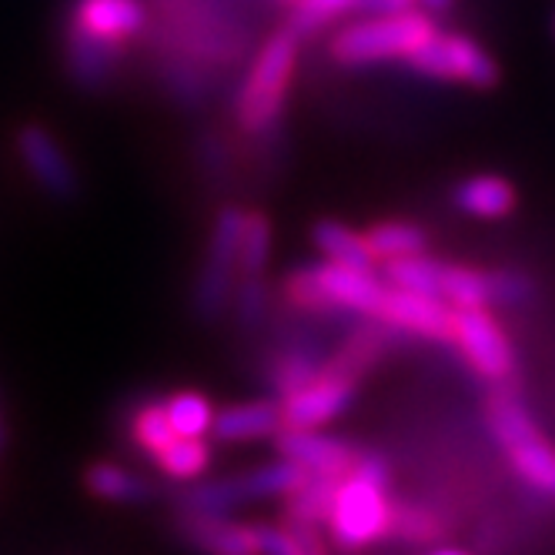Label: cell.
<instances>
[{
  "instance_id": "cell-1",
  "label": "cell",
  "mask_w": 555,
  "mask_h": 555,
  "mask_svg": "<svg viewBox=\"0 0 555 555\" xmlns=\"http://www.w3.org/2000/svg\"><path fill=\"white\" fill-rule=\"evenodd\" d=\"M301 41L292 30H274L251 54L242 85L234 91V125L248 138H268L282 131V117L292 98Z\"/></svg>"
},
{
  "instance_id": "cell-2",
  "label": "cell",
  "mask_w": 555,
  "mask_h": 555,
  "mask_svg": "<svg viewBox=\"0 0 555 555\" xmlns=\"http://www.w3.org/2000/svg\"><path fill=\"white\" fill-rule=\"evenodd\" d=\"M439 30L435 14L425 8H409L399 14H362L345 24L328 41V57L338 67H375L388 61H409L428 37Z\"/></svg>"
},
{
  "instance_id": "cell-3",
  "label": "cell",
  "mask_w": 555,
  "mask_h": 555,
  "mask_svg": "<svg viewBox=\"0 0 555 555\" xmlns=\"http://www.w3.org/2000/svg\"><path fill=\"white\" fill-rule=\"evenodd\" d=\"M388 465L378 455H359L341 475L328 508V529L341 548H365L391 532V502L385 495Z\"/></svg>"
},
{
  "instance_id": "cell-4",
  "label": "cell",
  "mask_w": 555,
  "mask_h": 555,
  "mask_svg": "<svg viewBox=\"0 0 555 555\" xmlns=\"http://www.w3.org/2000/svg\"><path fill=\"white\" fill-rule=\"evenodd\" d=\"M388 282L375 271L345 268L335 261L301 264L285 278V298L301 311H351L378 319L388 298Z\"/></svg>"
},
{
  "instance_id": "cell-5",
  "label": "cell",
  "mask_w": 555,
  "mask_h": 555,
  "mask_svg": "<svg viewBox=\"0 0 555 555\" xmlns=\"http://www.w3.org/2000/svg\"><path fill=\"white\" fill-rule=\"evenodd\" d=\"M489 425L505 459L542 495L555 499V449L532 422L529 409L512 391H495L489 399Z\"/></svg>"
},
{
  "instance_id": "cell-6",
  "label": "cell",
  "mask_w": 555,
  "mask_h": 555,
  "mask_svg": "<svg viewBox=\"0 0 555 555\" xmlns=\"http://www.w3.org/2000/svg\"><path fill=\"white\" fill-rule=\"evenodd\" d=\"M385 282L428 298H442L452 308H492L489 271L439 261L428 255L385 261Z\"/></svg>"
},
{
  "instance_id": "cell-7",
  "label": "cell",
  "mask_w": 555,
  "mask_h": 555,
  "mask_svg": "<svg viewBox=\"0 0 555 555\" xmlns=\"http://www.w3.org/2000/svg\"><path fill=\"white\" fill-rule=\"evenodd\" d=\"M242 205H221L211 231H208V245L202 268H197V282H194V311L197 319L215 322L218 314L231 305L234 285H237V248H242V224H245Z\"/></svg>"
},
{
  "instance_id": "cell-8",
  "label": "cell",
  "mask_w": 555,
  "mask_h": 555,
  "mask_svg": "<svg viewBox=\"0 0 555 555\" xmlns=\"http://www.w3.org/2000/svg\"><path fill=\"white\" fill-rule=\"evenodd\" d=\"M415 74L431 77V81L468 85L475 91H492L502 81L499 61L468 34L459 30H435L428 41L405 61Z\"/></svg>"
},
{
  "instance_id": "cell-9",
  "label": "cell",
  "mask_w": 555,
  "mask_h": 555,
  "mask_svg": "<svg viewBox=\"0 0 555 555\" xmlns=\"http://www.w3.org/2000/svg\"><path fill=\"white\" fill-rule=\"evenodd\" d=\"M455 345L486 382H505L515 372V348L489 308H455Z\"/></svg>"
},
{
  "instance_id": "cell-10",
  "label": "cell",
  "mask_w": 555,
  "mask_h": 555,
  "mask_svg": "<svg viewBox=\"0 0 555 555\" xmlns=\"http://www.w3.org/2000/svg\"><path fill=\"white\" fill-rule=\"evenodd\" d=\"M14 147L24 171L34 178V184L48 191L57 202H70L81 191V175H77L74 157L64 151V144L44 128V125H24L14 134Z\"/></svg>"
},
{
  "instance_id": "cell-11",
  "label": "cell",
  "mask_w": 555,
  "mask_h": 555,
  "mask_svg": "<svg viewBox=\"0 0 555 555\" xmlns=\"http://www.w3.org/2000/svg\"><path fill=\"white\" fill-rule=\"evenodd\" d=\"M64 24L98 37V41L128 48L147 34L151 4L147 0H70Z\"/></svg>"
},
{
  "instance_id": "cell-12",
  "label": "cell",
  "mask_w": 555,
  "mask_h": 555,
  "mask_svg": "<svg viewBox=\"0 0 555 555\" xmlns=\"http://www.w3.org/2000/svg\"><path fill=\"white\" fill-rule=\"evenodd\" d=\"M354 399V375L322 369L311 382L282 399V428H322Z\"/></svg>"
},
{
  "instance_id": "cell-13",
  "label": "cell",
  "mask_w": 555,
  "mask_h": 555,
  "mask_svg": "<svg viewBox=\"0 0 555 555\" xmlns=\"http://www.w3.org/2000/svg\"><path fill=\"white\" fill-rule=\"evenodd\" d=\"M375 322H382L385 328H395V332L428 338V341L455 345V308L442 298H428V295L391 285Z\"/></svg>"
},
{
  "instance_id": "cell-14",
  "label": "cell",
  "mask_w": 555,
  "mask_h": 555,
  "mask_svg": "<svg viewBox=\"0 0 555 555\" xmlns=\"http://www.w3.org/2000/svg\"><path fill=\"white\" fill-rule=\"evenodd\" d=\"M61 54H64V70L77 91H104L117 81V74H121L128 48L98 41V37L64 24Z\"/></svg>"
},
{
  "instance_id": "cell-15",
  "label": "cell",
  "mask_w": 555,
  "mask_h": 555,
  "mask_svg": "<svg viewBox=\"0 0 555 555\" xmlns=\"http://www.w3.org/2000/svg\"><path fill=\"white\" fill-rule=\"evenodd\" d=\"M278 452L311 475H338V479L348 475L359 459L348 442L322 435L319 428H278Z\"/></svg>"
},
{
  "instance_id": "cell-16",
  "label": "cell",
  "mask_w": 555,
  "mask_h": 555,
  "mask_svg": "<svg viewBox=\"0 0 555 555\" xmlns=\"http://www.w3.org/2000/svg\"><path fill=\"white\" fill-rule=\"evenodd\" d=\"M154 74H157V81H162L165 94L184 111H202L215 98L211 67L197 64L184 54L154 48Z\"/></svg>"
},
{
  "instance_id": "cell-17",
  "label": "cell",
  "mask_w": 555,
  "mask_h": 555,
  "mask_svg": "<svg viewBox=\"0 0 555 555\" xmlns=\"http://www.w3.org/2000/svg\"><path fill=\"white\" fill-rule=\"evenodd\" d=\"M452 205L468 218L499 221L519 208V191L502 175H472L452 188Z\"/></svg>"
},
{
  "instance_id": "cell-18",
  "label": "cell",
  "mask_w": 555,
  "mask_h": 555,
  "mask_svg": "<svg viewBox=\"0 0 555 555\" xmlns=\"http://www.w3.org/2000/svg\"><path fill=\"white\" fill-rule=\"evenodd\" d=\"M184 535L194 548L208 555H261L258 526L228 522L221 515H191L184 519Z\"/></svg>"
},
{
  "instance_id": "cell-19",
  "label": "cell",
  "mask_w": 555,
  "mask_h": 555,
  "mask_svg": "<svg viewBox=\"0 0 555 555\" xmlns=\"http://www.w3.org/2000/svg\"><path fill=\"white\" fill-rule=\"evenodd\" d=\"M311 242L322 251L325 261H335L345 268H362V271H378V258L369 245V237L341 221H332V218L319 221L311 228Z\"/></svg>"
},
{
  "instance_id": "cell-20",
  "label": "cell",
  "mask_w": 555,
  "mask_h": 555,
  "mask_svg": "<svg viewBox=\"0 0 555 555\" xmlns=\"http://www.w3.org/2000/svg\"><path fill=\"white\" fill-rule=\"evenodd\" d=\"M282 428V405L274 402H248V405H231L215 415L211 431L224 442H248L264 439Z\"/></svg>"
},
{
  "instance_id": "cell-21",
  "label": "cell",
  "mask_w": 555,
  "mask_h": 555,
  "mask_svg": "<svg viewBox=\"0 0 555 555\" xmlns=\"http://www.w3.org/2000/svg\"><path fill=\"white\" fill-rule=\"evenodd\" d=\"M369 245L378 258V264L385 261H399V258H412V255H425L428 248V231L415 221H378L365 231Z\"/></svg>"
},
{
  "instance_id": "cell-22",
  "label": "cell",
  "mask_w": 555,
  "mask_h": 555,
  "mask_svg": "<svg viewBox=\"0 0 555 555\" xmlns=\"http://www.w3.org/2000/svg\"><path fill=\"white\" fill-rule=\"evenodd\" d=\"M359 11V0H292V11L285 30H292L298 41H311L335 21Z\"/></svg>"
},
{
  "instance_id": "cell-23",
  "label": "cell",
  "mask_w": 555,
  "mask_h": 555,
  "mask_svg": "<svg viewBox=\"0 0 555 555\" xmlns=\"http://www.w3.org/2000/svg\"><path fill=\"white\" fill-rule=\"evenodd\" d=\"M338 475H308L305 486L288 495V515L298 526H319L328 522V508L338 489Z\"/></svg>"
},
{
  "instance_id": "cell-24",
  "label": "cell",
  "mask_w": 555,
  "mask_h": 555,
  "mask_svg": "<svg viewBox=\"0 0 555 555\" xmlns=\"http://www.w3.org/2000/svg\"><path fill=\"white\" fill-rule=\"evenodd\" d=\"M271 242H274V228L264 211L248 208L245 224H242V248H237V271L242 274H264L271 261Z\"/></svg>"
},
{
  "instance_id": "cell-25",
  "label": "cell",
  "mask_w": 555,
  "mask_h": 555,
  "mask_svg": "<svg viewBox=\"0 0 555 555\" xmlns=\"http://www.w3.org/2000/svg\"><path fill=\"white\" fill-rule=\"evenodd\" d=\"M88 489L107 502H138L147 495V482L138 479L134 472L121 468V465H111V462H101V465H91L88 468Z\"/></svg>"
},
{
  "instance_id": "cell-26",
  "label": "cell",
  "mask_w": 555,
  "mask_h": 555,
  "mask_svg": "<svg viewBox=\"0 0 555 555\" xmlns=\"http://www.w3.org/2000/svg\"><path fill=\"white\" fill-rule=\"evenodd\" d=\"M154 459L171 479H197L211 462V449L205 446V439H184V435H175Z\"/></svg>"
},
{
  "instance_id": "cell-27",
  "label": "cell",
  "mask_w": 555,
  "mask_h": 555,
  "mask_svg": "<svg viewBox=\"0 0 555 555\" xmlns=\"http://www.w3.org/2000/svg\"><path fill=\"white\" fill-rule=\"evenodd\" d=\"M165 412H168L175 435H184V439H202L205 431H211V422H215L208 399H202V395H194V391L171 395L165 402Z\"/></svg>"
},
{
  "instance_id": "cell-28",
  "label": "cell",
  "mask_w": 555,
  "mask_h": 555,
  "mask_svg": "<svg viewBox=\"0 0 555 555\" xmlns=\"http://www.w3.org/2000/svg\"><path fill=\"white\" fill-rule=\"evenodd\" d=\"M231 305H234L237 325H242V328H258L268 319V305H271V288L264 282V274H237Z\"/></svg>"
},
{
  "instance_id": "cell-29",
  "label": "cell",
  "mask_w": 555,
  "mask_h": 555,
  "mask_svg": "<svg viewBox=\"0 0 555 555\" xmlns=\"http://www.w3.org/2000/svg\"><path fill=\"white\" fill-rule=\"evenodd\" d=\"M131 435H134V442L144 452H151V455L162 452L175 439V428L168 422L165 405H144V409H138V415L131 422Z\"/></svg>"
},
{
  "instance_id": "cell-30",
  "label": "cell",
  "mask_w": 555,
  "mask_h": 555,
  "mask_svg": "<svg viewBox=\"0 0 555 555\" xmlns=\"http://www.w3.org/2000/svg\"><path fill=\"white\" fill-rule=\"evenodd\" d=\"M391 532L409 542H431L442 532L439 519L431 512L415 508V505H391Z\"/></svg>"
},
{
  "instance_id": "cell-31",
  "label": "cell",
  "mask_w": 555,
  "mask_h": 555,
  "mask_svg": "<svg viewBox=\"0 0 555 555\" xmlns=\"http://www.w3.org/2000/svg\"><path fill=\"white\" fill-rule=\"evenodd\" d=\"M319 372H322V365L314 362L311 354H282V359L271 365V385L285 399V395H292L295 388L311 382Z\"/></svg>"
},
{
  "instance_id": "cell-32",
  "label": "cell",
  "mask_w": 555,
  "mask_h": 555,
  "mask_svg": "<svg viewBox=\"0 0 555 555\" xmlns=\"http://www.w3.org/2000/svg\"><path fill=\"white\" fill-rule=\"evenodd\" d=\"M489 288H492V305H526L535 295L532 278L522 271H489Z\"/></svg>"
},
{
  "instance_id": "cell-33",
  "label": "cell",
  "mask_w": 555,
  "mask_h": 555,
  "mask_svg": "<svg viewBox=\"0 0 555 555\" xmlns=\"http://www.w3.org/2000/svg\"><path fill=\"white\" fill-rule=\"evenodd\" d=\"M197 165H202V171H205L211 181H221L224 171H228V165H231L224 141L215 138V134H205L202 141H197Z\"/></svg>"
},
{
  "instance_id": "cell-34",
  "label": "cell",
  "mask_w": 555,
  "mask_h": 555,
  "mask_svg": "<svg viewBox=\"0 0 555 555\" xmlns=\"http://www.w3.org/2000/svg\"><path fill=\"white\" fill-rule=\"evenodd\" d=\"M409 8H418V0H359L354 14H399Z\"/></svg>"
},
{
  "instance_id": "cell-35",
  "label": "cell",
  "mask_w": 555,
  "mask_h": 555,
  "mask_svg": "<svg viewBox=\"0 0 555 555\" xmlns=\"http://www.w3.org/2000/svg\"><path fill=\"white\" fill-rule=\"evenodd\" d=\"M295 532H298V539H301V545H298L295 555H325V552H322V542H319V532H314V526H298V522H295Z\"/></svg>"
},
{
  "instance_id": "cell-36",
  "label": "cell",
  "mask_w": 555,
  "mask_h": 555,
  "mask_svg": "<svg viewBox=\"0 0 555 555\" xmlns=\"http://www.w3.org/2000/svg\"><path fill=\"white\" fill-rule=\"evenodd\" d=\"M452 4H455V0H418V8H425V11H428V14H435V17L449 14V11H452Z\"/></svg>"
},
{
  "instance_id": "cell-37",
  "label": "cell",
  "mask_w": 555,
  "mask_h": 555,
  "mask_svg": "<svg viewBox=\"0 0 555 555\" xmlns=\"http://www.w3.org/2000/svg\"><path fill=\"white\" fill-rule=\"evenodd\" d=\"M431 555H465V552H459V548H439V552H431Z\"/></svg>"
}]
</instances>
